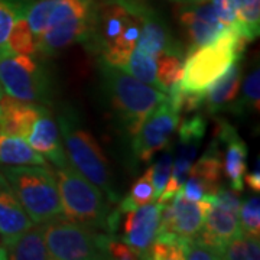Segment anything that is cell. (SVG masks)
I'll use <instances>...</instances> for the list:
<instances>
[{
  "label": "cell",
  "mask_w": 260,
  "mask_h": 260,
  "mask_svg": "<svg viewBox=\"0 0 260 260\" xmlns=\"http://www.w3.org/2000/svg\"><path fill=\"white\" fill-rule=\"evenodd\" d=\"M213 5L214 12L217 18L224 26H236L237 16H236V2L234 0H210Z\"/></svg>",
  "instance_id": "d590c367"
},
{
  "label": "cell",
  "mask_w": 260,
  "mask_h": 260,
  "mask_svg": "<svg viewBox=\"0 0 260 260\" xmlns=\"http://www.w3.org/2000/svg\"><path fill=\"white\" fill-rule=\"evenodd\" d=\"M44 106L5 95L0 99V135L26 139L37 116Z\"/></svg>",
  "instance_id": "ac0fdd59"
},
{
  "label": "cell",
  "mask_w": 260,
  "mask_h": 260,
  "mask_svg": "<svg viewBox=\"0 0 260 260\" xmlns=\"http://www.w3.org/2000/svg\"><path fill=\"white\" fill-rule=\"evenodd\" d=\"M93 0H56L47 26L37 42V51L54 55L91 35L94 22Z\"/></svg>",
  "instance_id": "ba28073f"
},
{
  "label": "cell",
  "mask_w": 260,
  "mask_h": 260,
  "mask_svg": "<svg viewBox=\"0 0 260 260\" xmlns=\"http://www.w3.org/2000/svg\"><path fill=\"white\" fill-rule=\"evenodd\" d=\"M178 20L179 25L185 29L188 38L186 55L211 42L225 28L217 18L213 5L208 0L184 3L178 10Z\"/></svg>",
  "instance_id": "7c38bea8"
},
{
  "label": "cell",
  "mask_w": 260,
  "mask_h": 260,
  "mask_svg": "<svg viewBox=\"0 0 260 260\" xmlns=\"http://www.w3.org/2000/svg\"><path fill=\"white\" fill-rule=\"evenodd\" d=\"M0 84L3 91L22 102L48 104L51 87L45 70L32 55L10 54L0 59Z\"/></svg>",
  "instance_id": "9c48e42d"
},
{
  "label": "cell",
  "mask_w": 260,
  "mask_h": 260,
  "mask_svg": "<svg viewBox=\"0 0 260 260\" xmlns=\"http://www.w3.org/2000/svg\"><path fill=\"white\" fill-rule=\"evenodd\" d=\"M34 225L16 195L0 174V234L3 239H10L19 233L26 232Z\"/></svg>",
  "instance_id": "44dd1931"
},
{
  "label": "cell",
  "mask_w": 260,
  "mask_h": 260,
  "mask_svg": "<svg viewBox=\"0 0 260 260\" xmlns=\"http://www.w3.org/2000/svg\"><path fill=\"white\" fill-rule=\"evenodd\" d=\"M2 174L32 223L44 224L64 215L56 179L47 167H10Z\"/></svg>",
  "instance_id": "5b68a950"
},
{
  "label": "cell",
  "mask_w": 260,
  "mask_h": 260,
  "mask_svg": "<svg viewBox=\"0 0 260 260\" xmlns=\"http://www.w3.org/2000/svg\"><path fill=\"white\" fill-rule=\"evenodd\" d=\"M223 160L218 140L214 138L205 153L192 164L189 175L179 192L191 201H201L207 195L214 194L220 186Z\"/></svg>",
  "instance_id": "4fadbf2b"
},
{
  "label": "cell",
  "mask_w": 260,
  "mask_h": 260,
  "mask_svg": "<svg viewBox=\"0 0 260 260\" xmlns=\"http://www.w3.org/2000/svg\"><path fill=\"white\" fill-rule=\"evenodd\" d=\"M8 47L12 54L34 55L37 52V42L29 29L25 16L19 18L15 22L13 28L10 30L9 38H8Z\"/></svg>",
  "instance_id": "f546056e"
},
{
  "label": "cell",
  "mask_w": 260,
  "mask_h": 260,
  "mask_svg": "<svg viewBox=\"0 0 260 260\" xmlns=\"http://www.w3.org/2000/svg\"><path fill=\"white\" fill-rule=\"evenodd\" d=\"M58 123L70 164L90 182L99 186L109 203L117 204L119 194L113 185L109 160L93 135L84 127L71 109H65L58 116Z\"/></svg>",
  "instance_id": "3957f363"
},
{
  "label": "cell",
  "mask_w": 260,
  "mask_h": 260,
  "mask_svg": "<svg viewBox=\"0 0 260 260\" xmlns=\"http://www.w3.org/2000/svg\"><path fill=\"white\" fill-rule=\"evenodd\" d=\"M153 185H152V171H148L132 185L127 195L119 203L117 210L126 214L127 211L136 210L138 207L153 203Z\"/></svg>",
  "instance_id": "83f0119b"
},
{
  "label": "cell",
  "mask_w": 260,
  "mask_h": 260,
  "mask_svg": "<svg viewBox=\"0 0 260 260\" xmlns=\"http://www.w3.org/2000/svg\"><path fill=\"white\" fill-rule=\"evenodd\" d=\"M259 237L239 233L225 244L221 251V259L227 260H257L260 257Z\"/></svg>",
  "instance_id": "f1b7e54d"
},
{
  "label": "cell",
  "mask_w": 260,
  "mask_h": 260,
  "mask_svg": "<svg viewBox=\"0 0 260 260\" xmlns=\"http://www.w3.org/2000/svg\"><path fill=\"white\" fill-rule=\"evenodd\" d=\"M246 44L239 29L225 26L211 42L186 55L179 87L184 91H205L233 62L242 59Z\"/></svg>",
  "instance_id": "7a4b0ae2"
},
{
  "label": "cell",
  "mask_w": 260,
  "mask_h": 260,
  "mask_svg": "<svg viewBox=\"0 0 260 260\" xmlns=\"http://www.w3.org/2000/svg\"><path fill=\"white\" fill-rule=\"evenodd\" d=\"M171 204L172 215L169 232L184 239L195 237L204 224L205 214L210 205L208 200L191 201L181 192H177L172 197Z\"/></svg>",
  "instance_id": "d6986e66"
},
{
  "label": "cell",
  "mask_w": 260,
  "mask_h": 260,
  "mask_svg": "<svg viewBox=\"0 0 260 260\" xmlns=\"http://www.w3.org/2000/svg\"><path fill=\"white\" fill-rule=\"evenodd\" d=\"M52 260L112 259L109 242L113 234H104L84 224L56 217L41 224Z\"/></svg>",
  "instance_id": "8992f818"
},
{
  "label": "cell",
  "mask_w": 260,
  "mask_h": 260,
  "mask_svg": "<svg viewBox=\"0 0 260 260\" xmlns=\"http://www.w3.org/2000/svg\"><path fill=\"white\" fill-rule=\"evenodd\" d=\"M242 61V59H240ZM240 61L233 62L225 73L221 74L204 91V104L207 112L215 113L229 110L236 100L242 85V67Z\"/></svg>",
  "instance_id": "ffe728a7"
},
{
  "label": "cell",
  "mask_w": 260,
  "mask_h": 260,
  "mask_svg": "<svg viewBox=\"0 0 260 260\" xmlns=\"http://www.w3.org/2000/svg\"><path fill=\"white\" fill-rule=\"evenodd\" d=\"M62 214L71 221L109 232L110 207L102 189L78 172L71 164L56 169Z\"/></svg>",
  "instance_id": "277c9868"
},
{
  "label": "cell",
  "mask_w": 260,
  "mask_h": 260,
  "mask_svg": "<svg viewBox=\"0 0 260 260\" xmlns=\"http://www.w3.org/2000/svg\"><path fill=\"white\" fill-rule=\"evenodd\" d=\"M159 227V204H149L138 207L126 213L124 234L121 242L139 253L140 259H150V246L156 237Z\"/></svg>",
  "instance_id": "5bb4252c"
},
{
  "label": "cell",
  "mask_w": 260,
  "mask_h": 260,
  "mask_svg": "<svg viewBox=\"0 0 260 260\" xmlns=\"http://www.w3.org/2000/svg\"><path fill=\"white\" fill-rule=\"evenodd\" d=\"M204 200H208L210 205L205 214L204 224L197 237L221 254L225 244L240 233L239 211L218 204L208 197Z\"/></svg>",
  "instance_id": "9a60e30c"
},
{
  "label": "cell",
  "mask_w": 260,
  "mask_h": 260,
  "mask_svg": "<svg viewBox=\"0 0 260 260\" xmlns=\"http://www.w3.org/2000/svg\"><path fill=\"white\" fill-rule=\"evenodd\" d=\"M3 93H5V91H3V88H2V84H0V99L3 97Z\"/></svg>",
  "instance_id": "ab89813d"
},
{
  "label": "cell",
  "mask_w": 260,
  "mask_h": 260,
  "mask_svg": "<svg viewBox=\"0 0 260 260\" xmlns=\"http://www.w3.org/2000/svg\"><path fill=\"white\" fill-rule=\"evenodd\" d=\"M30 0H0V59L10 55L8 38L15 22L25 16Z\"/></svg>",
  "instance_id": "cb8c5ba5"
},
{
  "label": "cell",
  "mask_w": 260,
  "mask_h": 260,
  "mask_svg": "<svg viewBox=\"0 0 260 260\" xmlns=\"http://www.w3.org/2000/svg\"><path fill=\"white\" fill-rule=\"evenodd\" d=\"M174 164V153L171 150H167L158 162H155L150 171H152V185H153V200H158L160 194L164 192L168 184V179L171 175V169Z\"/></svg>",
  "instance_id": "836d02e7"
},
{
  "label": "cell",
  "mask_w": 260,
  "mask_h": 260,
  "mask_svg": "<svg viewBox=\"0 0 260 260\" xmlns=\"http://www.w3.org/2000/svg\"><path fill=\"white\" fill-rule=\"evenodd\" d=\"M171 2H175V3H181V5H184V3H192V2H204V0H171Z\"/></svg>",
  "instance_id": "f35d334b"
},
{
  "label": "cell",
  "mask_w": 260,
  "mask_h": 260,
  "mask_svg": "<svg viewBox=\"0 0 260 260\" xmlns=\"http://www.w3.org/2000/svg\"><path fill=\"white\" fill-rule=\"evenodd\" d=\"M0 164L10 167H47L45 158L19 136L0 135Z\"/></svg>",
  "instance_id": "603a6c76"
},
{
  "label": "cell",
  "mask_w": 260,
  "mask_h": 260,
  "mask_svg": "<svg viewBox=\"0 0 260 260\" xmlns=\"http://www.w3.org/2000/svg\"><path fill=\"white\" fill-rule=\"evenodd\" d=\"M184 58L179 52L164 54L158 58L156 71V88L168 94L175 85L181 83Z\"/></svg>",
  "instance_id": "484cf974"
},
{
  "label": "cell",
  "mask_w": 260,
  "mask_h": 260,
  "mask_svg": "<svg viewBox=\"0 0 260 260\" xmlns=\"http://www.w3.org/2000/svg\"><path fill=\"white\" fill-rule=\"evenodd\" d=\"M139 20L119 0L109 2L95 12L93 22V37L100 47L103 59L119 67L127 61L136 48L139 38Z\"/></svg>",
  "instance_id": "52a82bcc"
},
{
  "label": "cell",
  "mask_w": 260,
  "mask_h": 260,
  "mask_svg": "<svg viewBox=\"0 0 260 260\" xmlns=\"http://www.w3.org/2000/svg\"><path fill=\"white\" fill-rule=\"evenodd\" d=\"M260 162L259 159H257V162H256V169L250 172V174H244V178H243V181L247 184V185L250 186L251 189L254 191V192H259L260 191Z\"/></svg>",
  "instance_id": "74e56055"
},
{
  "label": "cell",
  "mask_w": 260,
  "mask_h": 260,
  "mask_svg": "<svg viewBox=\"0 0 260 260\" xmlns=\"http://www.w3.org/2000/svg\"><path fill=\"white\" fill-rule=\"evenodd\" d=\"M215 139L225 145L224 152L223 171L229 178L232 188L237 192L243 191V178L246 174V159H247V146L239 136L236 129L227 121H218L215 129Z\"/></svg>",
  "instance_id": "e0dca14e"
},
{
  "label": "cell",
  "mask_w": 260,
  "mask_h": 260,
  "mask_svg": "<svg viewBox=\"0 0 260 260\" xmlns=\"http://www.w3.org/2000/svg\"><path fill=\"white\" fill-rule=\"evenodd\" d=\"M182 253L184 259L186 260H218L221 259V254L213 249L211 246L201 242L197 236L184 239L182 242Z\"/></svg>",
  "instance_id": "e575fe53"
},
{
  "label": "cell",
  "mask_w": 260,
  "mask_h": 260,
  "mask_svg": "<svg viewBox=\"0 0 260 260\" xmlns=\"http://www.w3.org/2000/svg\"><path fill=\"white\" fill-rule=\"evenodd\" d=\"M26 140L38 153L47 158L56 168H62L68 164L67 153L59 138L58 124L45 106L41 109L34 121Z\"/></svg>",
  "instance_id": "2e32d148"
},
{
  "label": "cell",
  "mask_w": 260,
  "mask_h": 260,
  "mask_svg": "<svg viewBox=\"0 0 260 260\" xmlns=\"http://www.w3.org/2000/svg\"><path fill=\"white\" fill-rule=\"evenodd\" d=\"M236 2V28L243 38L251 42L260 32V0H234Z\"/></svg>",
  "instance_id": "d4e9b609"
},
{
  "label": "cell",
  "mask_w": 260,
  "mask_h": 260,
  "mask_svg": "<svg viewBox=\"0 0 260 260\" xmlns=\"http://www.w3.org/2000/svg\"><path fill=\"white\" fill-rule=\"evenodd\" d=\"M123 71L129 73L135 78L143 83L156 87V71H158V59L148 55L135 48L127 58V61L120 67Z\"/></svg>",
  "instance_id": "4316f807"
},
{
  "label": "cell",
  "mask_w": 260,
  "mask_h": 260,
  "mask_svg": "<svg viewBox=\"0 0 260 260\" xmlns=\"http://www.w3.org/2000/svg\"><path fill=\"white\" fill-rule=\"evenodd\" d=\"M121 5L130 10L139 20V38L136 48L158 59L159 56L171 52L182 54L181 48L177 47L175 41L164 19L143 0H119Z\"/></svg>",
  "instance_id": "8fae6325"
},
{
  "label": "cell",
  "mask_w": 260,
  "mask_h": 260,
  "mask_svg": "<svg viewBox=\"0 0 260 260\" xmlns=\"http://www.w3.org/2000/svg\"><path fill=\"white\" fill-rule=\"evenodd\" d=\"M259 99H260V71L259 68L253 70L250 74L247 75L244 87H243L242 99L229 110H234L237 113H243L246 110H256L259 112Z\"/></svg>",
  "instance_id": "1f68e13d"
},
{
  "label": "cell",
  "mask_w": 260,
  "mask_h": 260,
  "mask_svg": "<svg viewBox=\"0 0 260 260\" xmlns=\"http://www.w3.org/2000/svg\"><path fill=\"white\" fill-rule=\"evenodd\" d=\"M179 121L181 113L168 100L160 103L133 136L132 148L136 159L142 164H149L158 152L169 148Z\"/></svg>",
  "instance_id": "30bf717a"
},
{
  "label": "cell",
  "mask_w": 260,
  "mask_h": 260,
  "mask_svg": "<svg viewBox=\"0 0 260 260\" xmlns=\"http://www.w3.org/2000/svg\"><path fill=\"white\" fill-rule=\"evenodd\" d=\"M6 259L12 260H52L41 227H30L10 239H3Z\"/></svg>",
  "instance_id": "7402d4cb"
},
{
  "label": "cell",
  "mask_w": 260,
  "mask_h": 260,
  "mask_svg": "<svg viewBox=\"0 0 260 260\" xmlns=\"http://www.w3.org/2000/svg\"><path fill=\"white\" fill-rule=\"evenodd\" d=\"M100 68L113 109L133 138L159 104L167 102L168 94L106 61H102Z\"/></svg>",
  "instance_id": "6da1fadb"
},
{
  "label": "cell",
  "mask_w": 260,
  "mask_h": 260,
  "mask_svg": "<svg viewBox=\"0 0 260 260\" xmlns=\"http://www.w3.org/2000/svg\"><path fill=\"white\" fill-rule=\"evenodd\" d=\"M109 253L112 259L117 260H138L140 259L139 253L135 250L133 247H130L127 243L121 242L114 239V236H112L110 242H109Z\"/></svg>",
  "instance_id": "8d00e7d4"
},
{
  "label": "cell",
  "mask_w": 260,
  "mask_h": 260,
  "mask_svg": "<svg viewBox=\"0 0 260 260\" xmlns=\"http://www.w3.org/2000/svg\"><path fill=\"white\" fill-rule=\"evenodd\" d=\"M240 232L259 237L260 234V198L257 195L246 200L239 210Z\"/></svg>",
  "instance_id": "d6a6232c"
},
{
  "label": "cell",
  "mask_w": 260,
  "mask_h": 260,
  "mask_svg": "<svg viewBox=\"0 0 260 260\" xmlns=\"http://www.w3.org/2000/svg\"><path fill=\"white\" fill-rule=\"evenodd\" d=\"M184 237L177 234H156L150 246V259L153 260H184L182 253Z\"/></svg>",
  "instance_id": "4dcf8cb0"
}]
</instances>
